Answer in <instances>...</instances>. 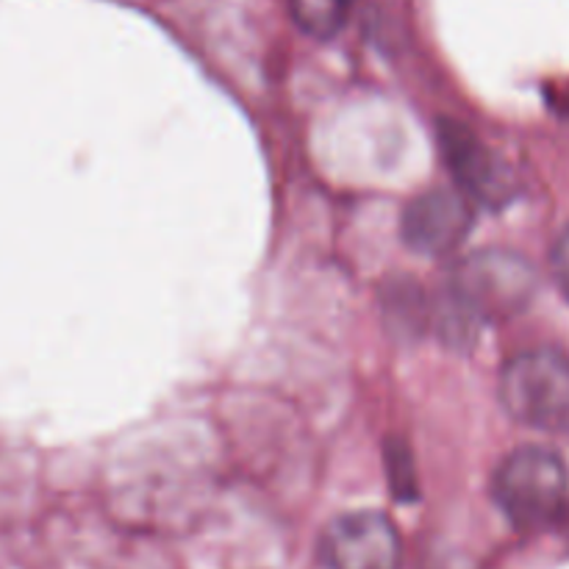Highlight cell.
Listing matches in <instances>:
<instances>
[{"label":"cell","mask_w":569,"mask_h":569,"mask_svg":"<svg viewBox=\"0 0 569 569\" xmlns=\"http://www.w3.org/2000/svg\"><path fill=\"white\" fill-rule=\"evenodd\" d=\"M353 0H289L295 22L317 39H331L345 26Z\"/></svg>","instance_id":"7"},{"label":"cell","mask_w":569,"mask_h":569,"mask_svg":"<svg viewBox=\"0 0 569 569\" xmlns=\"http://www.w3.org/2000/svg\"><path fill=\"white\" fill-rule=\"evenodd\" d=\"M553 276H556V283H559V289L565 292V298L569 300V228L565 233L559 237V242H556L553 248Z\"/></svg>","instance_id":"8"},{"label":"cell","mask_w":569,"mask_h":569,"mask_svg":"<svg viewBox=\"0 0 569 569\" xmlns=\"http://www.w3.org/2000/svg\"><path fill=\"white\" fill-rule=\"evenodd\" d=\"M500 400L522 426L545 433H567L569 356L550 348L515 356L500 372Z\"/></svg>","instance_id":"3"},{"label":"cell","mask_w":569,"mask_h":569,"mask_svg":"<svg viewBox=\"0 0 569 569\" xmlns=\"http://www.w3.org/2000/svg\"><path fill=\"white\" fill-rule=\"evenodd\" d=\"M495 503L511 526L533 531L561 515L569 495L565 459L542 445H526L503 459L492 481Z\"/></svg>","instance_id":"2"},{"label":"cell","mask_w":569,"mask_h":569,"mask_svg":"<svg viewBox=\"0 0 569 569\" xmlns=\"http://www.w3.org/2000/svg\"><path fill=\"white\" fill-rule=\"evenodd\" d=\"M442 148L450 170L456 172V181L470 198L483 200L489 206H500L509 198L506 170L465 126H445Z\"/></svg>","instance_id":"6"},{"label":"cell","mask_w":569,"mask_h":569,"mask_svg":"<svg viewBox=\"0 0 569 569\" xmlns=\"http://www.w3.org/2000/svg\"><path fill=\"white\" fill-rule=\"evenodd\" d=\"M472 226L470 203L461 192L439 189L417 198L403 214V239L426 256H448L465 242Z\"/></svg>","instance_id":"5"},{"label":"cell","mask_w":569,"mask_h":569,"mask_svg":"<svg viewBox=\"0 0 569 569\" xmlns=\"http://www.w3.org/2000/svg\"><path fill=\"white\" fill-rule=\"evenodd\" d=\"M533 292L537 272L522 256L509 250L467 256L450 278V306L456 309V322L467 328L520 315L533 300Z\"/></svg>","instance_id":"1"},{"label":"cell","mask_w":569,"mask_h":569,"mask_svg":"<svg viewBox=\"0 0 569 569\" xmlns=\"http://www.w3.org/2000/svg\"><path fill=\"white\" fill-rule=\"evenodd\" d=\"M328 569H400L403 542L387 515L353 511L331 522L322 539Z\"/></svg>","instance_id":"4"}]
</instances>
